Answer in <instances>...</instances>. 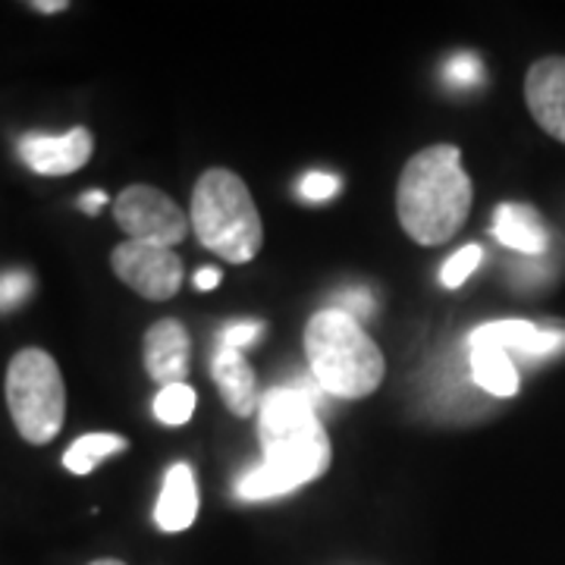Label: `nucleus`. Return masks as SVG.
<instances>
[{
    "label": "nucleus",
    "mask_w": 565,
    "mask_h": 565,
    "mask_svg": "<svg viewBox=\"0 0 565 565\" xmlns=\"http://www.w3.org/2000/svg\"><path fill=\"white\" fill-rule=\"evenodd\" d=\"M264 333V323L262 321H239L233 323V327H226L223 330V343L226 349H236V352H243L245 345L258 343V337Z\"/></svg>",
    "instance_id": "23"
},
{
    "label": "nucleus",
    "mask_w": 565,
    "mask_h": 565,
    "mask_svg": "<svg viewBox=\"0 0 565 565\" xmlns=\"http://www.w3.org/2000/svg\"><path fill=\"white\" fill-rule=\"evenodd\" d=\"M305 355L323 393L340 399L371 396L386 374L384 355L362 323L340 308H323L305 327Z\"/></svg>",
    "instance_id": "3"
},
{
    "label": "nucleus",
    "mask_w": 565,
    "mask_h": 565,
    "mask_svg": "<svg viewBox=\"0 0 565 565\" xmlns=\"http://www.w3.org/2000/svg\"><path fill=\"white\" fill-rule=\"evenodd\" d=\"M217 282H221V270H214V267H207V270H199V274H195V286H199L202 292H211Z\"/></svg>",
    "instance_id": "26"
},
{
    "label": "nucleus",
    "mask_w": 565,
    "mask_h": 565,
    "mask_svg": "<svg viewBox=\"0 0 565 565\" xmlns=\"http://www.w3.org/2000/svg\"><path fill=\"white\" fill-rule=\"evenodd\" d=\"M32 286H35L32 274H29V270H22V267L0 270V315L17 311L22 302H29Z\"/></svg>",
    "instance_id": "19"
},
{
    "label": "nucleus",
    "mask_w": 565,
    "mask_h": 565,
    "mask_svg": "<svg viewBox=\"0 0 565 565\" xmlns=\"http://www.w3.org/2000/svg\"><path fill=\"white\" fill-rule=\"evenodd\" d=\"M493 236L522 255H544L546 226L541 214L527 204H500L493 214Z\"/></svg>",
    "instance_id": "14"
},
{
    "label": "nucleus",
    "mask_w": 565,
    "mask_h": 565,
    "mask_svg": "<svg viewBox=\"0 0 565 565\" xmlns=\"http://www.w3.org/2000/svg\"><path fill=\"white\" fill-rule=\"evenodd\" d=\"M475 337L503 345L505 352H519L525 359H546L565 349V333L559 330H541L527 321H493L475 330Z\"/></svg>",
    "instance_id": "13"
},
{
    "label": "nucleus",
    "mask_w": 565,
    "mask_h": 565,
    "mask_svg": "<svg viewBox=\"0 0 565 565\" xmlns=\"http://www.w3.org/2000/svg\"><path fill=\"white\" fill-rule=\"evenodd\" d=\"M471 180L456 145H434L405 163L396 189V214L418 245H444L468 221Z\"/></svg>",
    "instance_id": "1"
},
{
    "label": "nucleus",
    "mask_w": 565,
    "mask_h": 565,
    "mask_svg": "<svg viewBox=\"0 0 565 565\" xmlns=\"http://www.w3.org/2000/svg\"><path fill=\"white\" fill-rule=\"evenodd\" d=\"M214 381H217L223 403H226V408L233 415H239V418L255 415V405H258V377H255L252 364L243 359V352L221 345L217 355H214Z\"/></svg>",
    "instance_id": "12"
},
{
    "label": "nucleus",
    "mask_w": 565,
    "mask_h": 565,
    "mask_svg": "<svg viewBox=\"0 0 565 565\" xmlns=\"http://www.w3.org/2000/svg\"><path fill=\"white\" fill-rule=\"evenodd\" d=\"M444 76L456 88H475V85L484 82V66H481V61L475 54H456L452 61L446 63Z\"/></svg>",
    "instance_id": "21"
},
{
    "label": "nucleus",
    "mask_w": 565,
    "mask_h": 565,
    "mask_svg": "<svg viewBox=\"0 0 565 565\" xmlns=\"http://www.w3.org/2000/svg\"><path fill=\"white\" fill-rule=\"evenodd\" d=\"M114 217L132 243L161 245V248L180 245L192 230V217L182 214L180 204L154 185L122 189L114 202Z\"/></svg>",
    "instance_id": "6"
},
{
    "label": "nucleus",
    "mask_w": 565,
    "mask_h": 565,
    "mask_svg": "<svg viewBox=\"0 0 565 565\" xmlns=\"http://www.w3.org/2000/svg\"><path fill=\"white\" fill-rule=\"evenodd\" d=\"M258 430L264 465L282 478L289 490L318 481L330 468L333 449L318 418V408L289 384L264 396Z\"/></svg>",
    "instance_id": "2"
},
{
    "label": "nucleus",
    "mask_w": 565,
    "mask_h": 565,
    "mask_svg": "<svg viewBox=\"0 0 565 565\" xmlns=\"http://www.w3.org/2000/svg\"><path fill=\"white\" fill-rule=\"evenodd\" d=\"M29 7H32V10H39V13H63L70 3H66V0H32Z\"/></svg>",
    "instance_id": "27"
},
{
    "label": "nucleus",
    "mask_w": 565,
    "mask_h": 565,
    "mask_svg": "<svg viewBox=\"0 0 565 565\" xmlns=\"http://www.w3.org/2000/svg\"><path fill=\"white\" fill-rule=\"evenodd\" d=\"M95 151V139L85 126L70 132H25L20 139L22 163L39 177L79 173Z\"/></svg>",
    "instance_id": "8"
},
{
    "label": "nucleus",
    "mask_w": 565,
    "mask_h": 565,
    "mask_svg": "<svg viewBox=\"0 0 565 565\" xmlns=\"http://www.w3.org/2000/svg\"><path fill=\"white\" fill-rule=\"evenodd\" d=\"M525 102L537 126L565 141V57H544L527 70Z\"/></svg>",
    "instance_id": "9"
},
{
    "label": "nucleus",
    "mask_w": 565,
    "mask_h": 565,
    "mask_svg": "<svg viewBox=\"0 0 565 565\" xmlns=\"http://www.w3.org/2000/svg\"><path fill=\"white\" fill-rule=\"evenodd\" d=\"M195 412V390L189 384L161 386L158 399H154V418L170 427H180L192 418Z\"/></svg>",
    "instance_id": "17"
},
{
    "label": "nucleus",
    "mask_w": 565,
    "mask_h": 565,
    "mask_svg": "<svg viewBox=\"0 0 565 565\" xmlns=\"http://www.w3.org/2000/svg\"><path fill=\"white\" fill-rule=\"evenodd\" d=\"M104 204H107V195H104L102 189H92V192H85L79 199V207L85 214H98Z\"/></svg>",
    "instance_id": "25"
},
{
    "label": "nucleus",
    "mask_w": 565,
    "mask_h": 565,
    "mask_svg": "<svg viewBox=\"0 0 565 565\" xmlns=\"http://www.w3.org/2000/svg\"><path fill=\"white\" fill-rule=\"evenodd\" d=\"M236 493L243 497V500H274V497H286V493H292L282 478H277L267 465H258V468H248L243 478H239V484H236Z\"/></svg>",
    "instance_id": "18"
},
{
    "label": "nucleus",
    "mask_w": 565,
    "mask_h": 565,
    "mask_svg": "<svg viewBox=\"0 0 565 565\" xmlns=\"http://www.w3.org/2000/svg\"><path fill=\"white\" fill-rule=\"evenodd\" d=\"M471 374L475 381L481 384V390H487L490 396H515L519 393V371L509 359L503 345L490 343V340H481L471 333Z\"/></svg>",
    "instance_id": "15"
},
{
    "label": "nucleus",
    "mask_w": 565,
    "mask_h": 565,
    "mask_svg": "<svg viewBox=\"0 0 565 565\" xmlns=\"http://www.w3.org/2000/svg\"><path fill=\"white\" fill-rule=\"evenodd\" d=\"M189 355H192V343H189V333L180 321L163 318V321L148 327V333H145V371L154 384H185Z\"/></svg>",
    "instance_id": "10"
},
{
    "label": "nucleus",
    "mask_w": 565,
    "mask_h": 565,
    "mask_svg": "<svg viewBox=\"0 0 565 565\" xmlns=\"http://www.w3.org/2000/svg\"><path fill=\"white\" fill-rule=\"evenodd\" d=\"M199 515V487H195V475L185 462L170 465V471L163 475L161 497L154 505V525L177 534L195 522Z\"/></svg>",
    "instance_id": "11"
},
{
    "label": "nucleus",
    "mask_w": 565,
    "mask_h": 565,
    "mask_svg": "<svg viewBox=\"0 0 565 565\" xmlns=\"http://www.w3.org/2000/svg\"><path fill=\"white\" fill-rule=\"evenodd\" d=\"M88 565H126V563H120V559H95V563H88Z\"/></svg>",
    "instance_id": "28"
},
{
    "label": "nucleus",
    "mask_w": 565,
    "mask_h": 565,
    "mask_svg": "<svg viewBox=\"0 0 565 565\" xmlns=\"http://www.w3.org/2000/svg\"><path fill=\"white\" fill-rule=\"evenodd\" d=\"M192 230L199 243L230 264H248L264 245L262 214L233 170H204L192 192Z\"/></svg>",
    "instance_id": "4"
},
{
    "label": "nucleus",
    "mask_w": 565,
    "mask_h": 565,
    "mask_svg": "<svg viewBox=\"0 0 565 565\" xmlns=\"http://www.w3.org/2000/svg\"><path fill=\"white\" fill-rule=\"evenodd\" d=\"M299 192H302V199H308V202H327V199H333L340 192V177L315 170V173H308L299 182Z\"/></svg>",
    "instance_id": "22"
},
{
    "label": "nucleus",
    "mask_w": 565,
    "mask_h": 565,
    "mask_svg": "<svg viewBox=\"0 0 565 565\" xmlns=\"http://www.w3.org/2000/svg\"><path fill=\"white\" fill-rule=\"evenodd\" d=\"M481 262H484V248H481V245H465L462 252H456V255L444 264L440 282H444L446 289H459V286L481 267Z\"/></svg>",
    "instance_id": "20"
},
{
    "label": "nucleus",
    "mask_w": 565,
    "mask_h": 565,
    "mask_svg": "<svg viewBox=\"0 0 565 565\" xmlns=\"http://www.w3.org/2000/svg\"><path fill=\"white\" fill-rule=\"evenodd\" d=\"M7 408L25 444L44 446L61 434L66 418V384L61 364L44 349H22L7 364Z\"/></svg>",
    "instance_id": "5"
},
{
    "label": "nucleus",
    "mask_w": 565,
    "mask_h": 565,
    "mask_svg": "<svg viewBox=\"0 0 565 565\" xmlns=\"http://www.w3.org/2000/svg\"><path fill=\"white\" fill-rule=\"evenodd\" d=\"M110 267L148 302H167L180 292L182 262L173 248L126 239L110 252Z\"/></svg>",
    "instance_id": "7"
},
{
    "label": "nucleus",
    "mask_w": 565,
    "mask_h": 565,
    "mask_svg": "<svg viewBox=\"0 0 565 565\" xmlns=\"http://www.w3.org/2000/svg\"><path fill=\"white\" fill-rule=\"evenodd\" d=\"M340 311L352 315L355 321L359 318H371L374 315V296L367 289H349L340 296Z\"/></svg>",
    "instance_id": "24"
},
{
    "label": "nucleus",
    "mask_w": 565,
    "mask_h": 565,
    "mask_svg": "<svg viewBox=\"0 0 565 565\" xmlns=\"http://www.w3.org/2000/svg\"><path fill=\"white\" fill-rule=\"evenodd\" d=\"M126 446H129V440L120 437V434H85L63 452V465L73 475H92L95 465L107 459V456L122 452Z\"/></svg>",
    "instance_id": "16"
}]
</instances>
